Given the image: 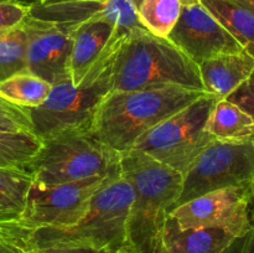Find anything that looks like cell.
Segmentation results:
<instances>
[{
    "label": "cell",
    "mask_w": 254,
    "mask_h": 253,
    "mask_svg": "<svg viewBox=\"0 0 254 253\" xmlns=\"http://www.w3.org/2000/svg\"><path fill=\"white\" fill-rule=\"evenodd\" d=\"M168 39L197 64L220 55L245 50L200 2L183 5L180 17Z\"/></svg>",
    "instance_id": "12"
},
{
    "label": "cell",
    "mask_w": 254,
    "mask_h": 253,
    "mask_svg": "<svg viewBox=\"0 0 254 253\" xmlns=\"http://www.w3.org/2000/svg\"><path fill=\"white\" fill-rule=\"evenodd\" d=\"M134 200L131 184L122 173L111 175L96 191L88 212L67 228L31 230L30 246H81L118 253L126 248L127 222Z\"/></svg>",
    "instance_id": "4"
},
{
    "label": "cell",
    "mask_w": 254,
    "mask_h": 253,
    "mask_svg": "<svg viewBox=\"0 0 254 253\" xmlns=\"http://www.w3.org/2000/svg\"><path fill=\"white\" fill-rule=\"evenodd\" d=\"M181 9V0H141L139 21L155 36L168 37L180 17Z\"/></svg>",
    "instance_id": "21"
},
{
    "label": "cell",
    "mask_w": 254,
    "mask_h": 253,
    "mask_svg": "<svg viewBox=\"0 0 254 253\" xmlns=\"http://www.w3.org/2000/svg\"><path fill=\"white\" fill-rule=\"evenodd\" d=\"M121 173L134 190L126 253H154L156 237L183 189V174L140 151L121 153Z\"/></svg>",
    "instance_id": "2"
},
{
    "label": "cell",
    "mask_w": 254,
    "mask_h": 253,
    "mask_svg": "<svg viewBox=\"0 0 254 253\" xmlns=\"http://www.w3.org/2000/svg\"><path fill=\"white\" fill-rule=\"evenodd\" d=\"M11 1L17 2V4H20V5H24V6H26V7H30L35 4H39L41 0H11Z\"/></svg>",
    "instance_id": "31"
},
{
    "label": "cell",
    "mask_w": 254,
    "mask_h": 253,
    "mask_svg": "<svg viewBox=\"0 0 254 253\" xmlns=\"http://www.w3.org/2000/svg\"><path fill=\"white\" fill-rule=\"evenodd\" d=\"M118 253H126V252H124V251H121V252H118Z\"/></svg>",
    "instance_id": "36"
},
{
    "label": "cell",
    "mask_w": 254,
    "mask_h": 253,
    "mask_svg": "<svg viewBox=\"0 0 254 253\" xmlns=\"http://www.w3.org/2000/svg\"><path fill=\"white\" fill-rule=\"evenodd\" d=\"M183 5H189V4H193V2H198V0H181Z\"/></svg>",
    "instance_id": "34"
},
{
    "label": "cell",
    "mask_w": 254,
    "mask_h": 253,
    "mask_svg": "<svg viewBox=\"0 0 254 253\" xmlns=\"http://www.w3.org/2000/svg\"><path fill=\"white\" fill-rule=\"evenodd\" d=\"M4 1H11V0H0V2H4Z\"/></svg>",
    "instance_id": "35"
},
{
    "label": "cell",
    "mask_w": 254,
    "mask_h": 253,
    "mask_svg": "<svg viewBox=\"0 0 254 253\" xmlns=\"http://www.w3.org/2000/svg\"><path fill=\"white\" fill-rule=\"evenodd\" d=\"M26 69L51 86L71 81L72 24L44 21L27 15Z\"/></svg>",
    "instance_id": "11"
},
{
    "label": "cell",
    "mask_w": 254,
    "mask_h": 253,
    "mask_svg": "<svg viewBox=\"0 0 254 253\" xmlns=\"http://www.w3.org/2000/svg\"><path fill=\"white\" fill-rule=\"evenodd\" d=\"M0 130L34 134L30 109L12 103L0 94Z\"/></svg>",
    "instance_id": "24"
},
{
    "label": "cell",
    "mask_w": 254,
    "mask_h": 253,
    "mask_svg": "<svg viewBox=\"0 0 254 253\" xmlns=\"http://www.w3.org/2000/svg\"><path fill=\"white\" fill-rule=\"evenodd\" d=\"M226 99L231 101L232 103L237 104L242 111L250 114L254 122V79H248L243 84H241L232 94ZM254 138V135H253ZM252 138V139H253Z\"/></svg>",
    "instance_id": "27"
},
{
    "label": "cell",
    "mask_w": 254,
    "mask_h": 253,
    "mask_svg": "<svg viewBox=\"0 0 254 253\" xmlns=\"http://www.w3.org/2000/svg\"><path fill=\"white\" fill-rule=\"evenodd\" d=\"M218 98L205 94L146 131L130 149L184 174L213 136L206 131V122Z\"/></svg>",
    "instance_id": "7"
},
{
    "label": "cell",
    "mask_w": 254,
    "mask_h": 253,
    "mask_svg": "<svg viewBox=\"0 0 254 253\" xmlns=\"http://www.w3.org/2000/svg\"><path fill=\"white\" fill-rule=\"evenodd\" d=\"M67 1H97V0H41L39 4H56V2H67Z\"/></svg>",
    "instance_id": "30"
},
{
    "label": "cell",
    "mask_w": 254,
    "mask_h": 253,
    "mask_svg": "<svg viewBox=\"0 0 254 253\" xmlns=\"http://www.w3.org/2000/svg\"><path fill=\"white\" fill-rule=\"evenodd\" d=\"M252 185L251 183L212 191L178 206L169 215L183 230L221 227L240 237L253 227L250 211Z\"/></svg>",
    "instance_id": "10"
},
{
    "label": "cell",
    "mask_w": 254,
    "mask_h": 253,
    "mask_svg": "<svg viewBox=\"0 0 254 253\" xmlns=\"http://www.w3.org/2000/svg\"><path fill=\"white\" fill-rule=\"evenodd\" d=\"M238 236L227 228H180L170 215L156 237L154 253H225Z\"/></svg>",
    "instance_id": "14"
},
{
    "label": "cell",
    "mask_w": 254,
    "mask_h": 253,
    "mask_svg": "<svg viewBox=\"0 0 254 253\" xmlns=\"http://www.w3.org/2000/svg\"><path fill=\"white\" fill-rule=\"evenodd\" d=\"M166 86L205 91L198 64L168 37L155 36L146 29L130 32L117 51L113 91Z\"/></svg>",
    "instance_id": "3"
},
{
    "label": "cell",
    "mask_w": 254,
    "mask_h": 253,
    "mask_svg": "<svg viewBox=\"0 0 254 253\" xmlns=\"http://www.w3.org/2000/svg\"><path fill=\"white\" fill-rule=\"evenodd\" d=\"M29 253H112L107 250H99L93 247H81V246L51 245L44 247H32Z\"/></svg>",
    "instance_id": "28"
},
{
    "label": "cell",
    "mask_w": 254,
    "mask_h": 253,
    "mask_svg": "<svg viewBox=\"0 0 254 253\" xmlns=\"http://www.w3.org/2000/svg\"><path fill=\"white\" fill-rule=\"evenodd\" d=\"M253 180V141L213 139L183 174V189L174 208L212 191L246 185Z\"/></svg>",
    "instance_id": "8"
},
{
    "label": "cell",
    "mask_w": 254,
    "mask_h": 253,
    "mask_svg": "<svg viewBox=\"0 0 254 253\" xmlns=\"http://www.w3.org/2000/svg\"><path fill=\"white\" fill-rule=\"evenodd\" d=\"M36 185H57L121 171V153L102 143L92 128H76L42 139L24 166Z\"/></svg>",
    "instance_id": "6"
},
{
    "label": "cell",
    "mask_w": 254,
    "mask_h": 253,
    "mask_svg": "<svg viewBox=\"0 0 254 253\" xmlns=\"http://www.w3.org/2000/svg\"><path fill=\"white\" fill-rule=\"evenodd\" d=\"M32 178L20 168H0V222L17 221L27 203Z\"/></svg>",
    "instance_id": "19"
},
{
    "label": "cell",
    "mask_w": 254,
    "mask_h": 253,
    "mask_svg": "<svg viewBox=\"0 0 254 253\" xmlns=\"http://www.w3.org/2000/svg\"><path fill=\"white\" fill-rule=\"evenodd\" d=\"M111 175L57 185L32 183L26 207L17 221L31 230L71 227L86 216L93 195Z\"/></svg>",
    "instance_id": "9"
},
{
    "label": "cell",
    "mask_w": 254,
    "mask_h": 253,
    "mask_svg": "<svg viewBox=\"0 0 254 253\" xmlns=\"http://www.w3.org/2000/svg\"><path fill=\"white\" fill-rule=\"evenodd\" d=\"M26 30L24 21L0 31V83L26 69Z\"/></svg>",
    "instance_id": "22"
},
{
    "label": "cell",
    "mask_w": 254,
    "mask_h": 253,
    "mask_svg": "<svg viewBox=\"0 0 254 253\" xmlns=\"http://www.w3.org/2000/svg\"><path fill=\"white\" fill-rule=\"evenodd\" d=\"M52 86L30 72H20L0 83V94L10 102L26 108L41 106Z\"/></svg>",
    "instance_id": "20"
},
{
    "label": "cell",
    "mask_w": 254,
    "mask_h": 253,
    "mask_svg": "<svg viewBox=\"0 0 254 253\" xmlns=\"http://www.w3.org/2000/svg\"><path fill=\"white\" fill-rule=\"evenodd\" d=\"M206 131L221 141H247L254 135L250 114L228 99H218L206 122Z\"/></svg>",
    "instance_id": "18"
},
{
    "label": "cell",
    "mask_w": 254,
    "mask_h": 253,
    "mask_svg": "<svg viewBox=\"0 0 254 253\" xmlns=\"http://www.w3.org/2000/svg\"><path fill=\"white\" fill-rule=\"evenodd\" d=\"M242 45H254V0H198Z\"/></svg>",
    "instance_id": "17"
},
{
    "label": "cell",
    "mask_w": 254,
    "mask_h": 253,
    "mask_svg": "<svg viewBox=\"0 0 254 253\" xmlns=\"http://www.w3.org/2000/svg\"><path fill=\"white\" fill-rule=\"evenodd\" d=\"M252 141H253V144H254V138H253V139H252Z\"/></svg>",
    "instance_id": "37"
},
{
    "label": "cell",
    "mask_w": 254,
    "mask_h": 253,
    "mask_svg": "<svg viewBox=\"0 0 254 253\" xmlns=\"http://www.w3.org/2000/svg\"><path fill=\"white\" fill-rule=\"evenodd\" d=\"M126 36L118 32L81 83L73 86L66 81L55 84L41 106L29 108L35 135L46 139L68 129L92 128L97 109L113 91V63Z\"/></svg>",
    "instance_id": "5"
},
{
    "label": "cell",
    "mask_w": 254,
    "mask_h": 253,
    "mask_svg": "<svg viewBox=\"0 0 254 253\" xmlns=\"http://www.w3.org/2000/svg\"><path fill=\"white\" fill-rule=\"evenodd\" d=\"M225 253H254V227L236 238Z\"/></svg>",
    "instance_id": "29"
},
{
    "label": "cell",
    "mask_w": 254,
    "mask_h": 253,
    "mask_svg": "<svg viewBox=\"0 0 254 253\" xmlns=\"http://www.w3.org/2000/svg\"><path fill=\"white\" fill-rule=\"evenodd\" d=\"M140 2L141 0H97L36 4L29 7V15L59 24H77L92 17H102L116 25L119 31L129 35L144 29L138 16Z\"/></svg>",
    "instance_id": "13"
},
{
    "label": "cell",
    "mask_w": 254,
    "mask_h": 253,
    "mask_svg": "<svg viewBox=\"0 0 254 253\" xmlns=\"http://www.w3.org/2000/svg\"><path fill=\"white\" fill-rule=\"evenodd\" d=\"M246 50H247L248 52H250L251 55H252V56L254 57V45H248V46H246L245 47ZM251 79H254V72H253V74H252V77H251Z\"/></svg>",
    "instance_id": "33"
},
{
    "label": "cell",
    "mask_w": 254,
    "mask_h": 253,
    "mask_svg": "<svg viewBox=\"0 0 254 253\" xmlns=\"http://www.w3.org/2000/svg\"><path fill=\"white\" fill-rule=\"evenodd\" d=\"M31 228L19 221L0 222V253H29Z\"/></svg>",
    "instance_id": "25"
},
{
    "label": "cell",
    "mask_w": 254,
    "mask_h": 253,
    "mask_svg": "<svg viewBox=\"0 0 254 253\" xmlns=\"http://www.w3.org/2000/svg\"><path fill=\"white\" fill-rule=\"evenodd\" d=\"M205 94L207 92L201 89L179 86L112 91L97 109L92 131L107 146L123 153L146 131Z\"/></svg>",
    "instance_id": "1"
},
{
    "label": "cell",
    "mask_w": 254,
    "mask_h": 253,
    "mask_svg": "<svg viewBox=\"0 0 254 253\" xmlns=\"http://www.w3.org/2000/svg\"><path fill=\"white\" fill-rule=\"evenodd\" d=\"M251 222L254 227V181L252 185V200H251Z\"/></svg>",
    "instance_id": "32"
},
{
    "label": "cell",
    "mask_w": 254,
    "mask_h": 253,
    "mask_svg": "<svg viewBox=\"0 0 254 253\" xmlns=\"http://www.w3.org/2000/svg\"><path fill=\"white\" fill-rule=\"evenodd\" d=\"M29 15V7L14 1L0 2V31L21 24Z\"/></svg>",
    "instance_id": "26"
},
{
    "label": "cell",
    "mask_w": 254,
    "mask_h": 253,
    "mask_svg": "<svg viewBox=\"0 0 254 253\" xmlns=\"http://www.w3.org/2000/svg\"><path fill=\"white\" fill-rule=\"evenodd\" d=\"M119 31L111 21L102 17H92L72 24L71 82L81 83L89 69L104 54Z\"/></svg>",
    "instance_id": "15"
},
{
    "label": "cell",
    "mask_w": 254,
    "mask_h": 253,
    "mask_svg": "<svg viewBox=\"0 0 254 253\" xmlns=\"http://www.w3.org/2000/svg\"><path fill=\"white\" fill-rule=\"evenodd\" d=\"M42 139L32 133L0 130V168L22 169L40 150Z\"/></svg>",
    "instance_id": "23"
},
{
    "label": "cell",
    "mask_w": 254,
    "mask_h": 253,
    "mask_svg": "<svg viewBox=\"0 0 254 253\" xmlns=\"http://www.w3.org/2000/svg\"><path fill=\"white\" fill-rule=\"evenodd\" d=\"M203 89L218 99H226L241 84L251 79L254 57L247 50L212 57L198 63Z\"/></svg>",
    "instance_id": "16"
}]
</instances>
